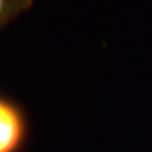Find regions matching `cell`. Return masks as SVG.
I'll use <instances>...</instances> for the list:
<instances>
[{
	"instance_id": "cell-1",
	"label": "cell",
	"mask_w": 152,
	"mask_h": 152,
	"mask_svg": "<svg viewBox=\"0 0 152 152\" xmlns=\"http://www.w3.org/2000/svg\"><path fill=\"white\" fill-rule=\"evenodd\" d=\"M29 138V123L20 105L0 95V152H23Z\"/></svg>"
},
{
	"instance_id": "cell-2",
	"label": "cell",
	"mask_w": 152,
	"mask_h": 152,
	"mask_svg": "<svg viewBox=\"0 0 152 152\" xmlns=\"http://www.w3.org/2000/svg\"><path fill=\"white\" fill-rule=\"evenodd\" d=\"M34 0H0V31L29 10Z\"/></svg>"
}]
</instances>
